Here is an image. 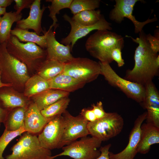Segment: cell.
<instances>
[{
    "label": "cell",
    "mask_w": 159,
    "mask_h": 159,
    "mask_svg": "<svg viewBox=\"0 0 159 159\" xmlns=\"http://www.w3.org/2000/svg\"><path fill=\"white\" fill-rule=\"evenodd\" d=\"M101 67L100 74L111 86L119 89L129 98L141 105L145 97V86L132 82L120 76L110 64L99 62Z\"/></svg>",
    "instance_id": "cell-6"
},
{
    "label": "cell",
    "mask_w": 159,
    "mask_h": 159,
    "mask_svg": "<svg viewBox=\"0 0 159 159\" xmlns=\"http://www.w3.org/2000/svg\"><path fill=\"white\" fill-rule=\"evenodd\" d=\"M145 97L141 105L147 110L146 123L159 128V94L153 82L145 86Z\"/></svg>",
    "instance_id": "cell-15"
},
{
    "label": "cell",
    "mask_w": 159,
    "mask_h": 159,
    "mask_svg": "<svg viewBox=\"0 0 159 159\" xmlns=\"http://www.w3.org/2000/svg\"><path fill=\"white\" fill-rule=\"evenodd\" d=\"M9 111L2 108L0 106V123L4 122Z\"/></svg>",
    "instance_id": "cell-40"
},
{
    "label": "cell",
    "mask_w": 159,
    "mask_h": 159,
    "mask_svg": "<svg viewBox=\"0 0 159 159\" xmlns=\"http://www.w3.org/2000/svg\"><path fill=\"white\" fill-rule=\"evenodd\" d=\"M24 86V95L28 98L50 89L48 81L38 74L30 77Z\"/></svg>",
    "instance_id": "cell-25"
},
{
    "label": "cell",
    "mask_w": 159,
    "mask_h": 159,
    "mask_svg": "<svg viewBox=\"0 0 159 159\" xmlns=\"http://www.w3.org/2000/svg\"><path fill=\"white\" fill-rule=\"evenodd\" d=\"M111 146V144L110 143L103 146L100 147L99 149L100 154L95 159H110L109 156V150Z\"/></svg>",
    "instance_id": "cell-38"
},
{
    "label": "cell",
    "mask_w": 159,
    "mask_h": 159,
    "mask_svg": "<svg viewBox=\"0 0 159 159\" xmlns=\"http://www.w3.org/2000/svg\"><path fill=\"white\" fill-rule=\"evenodd\" d=\"M114 8L110 11L109 17L112 21L117 23H121L124 20L125 17L130 19L133 23L134 27V32L139 33L143 30L144 26L146 24L154 22L157 20L155 16L151 19L148 18L143 22L138 21L133 15V7L123 5L115 2Z\"/></svg>",
    "instance_id": "cell-17"
},
{
    "label": "cell",
    "mask_w": 159,
    "mask_h": 159,
    "mask_svg": "<svg viewBox=\"0 0 159 159\" xmlns=\"http://www.w3.org/2000/svg\"><path fill=\"white\" fill-rule=\"evenodd\" d=\"M1 44H0V46Z\"/></svg>",
    "instance_id": "cell-45"
},
{
    "label": "cell",
    "mask_w": 159,
    "mask_h": 159,
    "mask_svg": "<svg viewBox=\"0 0 159 159\" xmlns=\"http://www.w3.org/2000/svg\"><path fill=\"white\" fill-rule=\"evenodd\" d=\"M64 127V121L62 115L53 117L37 136L41 146L51 150L58 149Z\"/></svg>",
    "instance_id": "cell-12"
},
{
    "label": "cell",
    "mask_w": 159,
    "mask_h": 159,
    "mask_svg": "<svg viewBox=\"0 0 159 159\" xmlns=\"http://www.w3.org/2000/svg\"><path fill=\"white\" fill-rule=\"evenodd\" d=\"M43 34L40 36L35 32L16 27L11 31V34L16 37L20 42L33 43L45 49L47 46L46 36L45 33Z\"/></svg>",
    "instance_id": "cell-24"
},
{
    "label": "cell",
    "mask_w": 159,
    "mask_h": 159,
    "mask_svg": "<svg viewBox=\"0 0 159 159\" xmlns=\"http://www.w3.org/2000/svg\"><path fill=\"white\" fill-rule=\"evenodd\" d=\"M141 130V138L138 153L145 154L149 152L152 145L159 143V128L146 123L142 124Z\"/></svg>",
    "instance_id": "cell-19"
},
{
    "label": "cell",
    "mask_w": 159,
    "mask_h": 159,
    "mask_svg": "<svg viewBox=\"0 0 159 159\" xmlns=\"http://www.w3.org/2000/svg\"><path fill=\"white\" fill-rule=\"evenodd\" d=\"M69 93L62 90L50 89L32 97V102L41 111L59 100L68 97Z\"/></svg>",
    "instance_id": "cell-22"
},
{
    "label": "cell",
    "mask_w": 159,
    "mask_h": 159,
    "mask_svg": "<svg viewBox=\"0 0 159 159\" xmlns=\"http://www.w3.org/2000/svg\"><path fill=\"white\" fill-rule=\"evenodd\" d=\"M73 0H47L46 2H50L51 4L49 5L47 8L49 9V14L48 16L53 20V23L50 26L49 29L54 27L55 31L58 26L57 22L58 21L56 14H59V11L62 9L69 8Z\"/></svg>",
    "instance_id": "cell-30"
},
{
    "label": "cell",
    "mask_w": 159,
    "mask_h": 159,
    "mask_svg": "<svg viewBox=\"0 0 159 159\" xmlns=\"http://www.w3.org/2000/svg\"><path fill=\"white\" fill-rule=\"evenodd\" d=\"M47 81L50 89L58 90L69 93L82 87L85 84L62 73Z\"/></svg>",
    "instance_id": "cell-21"
},
{
    "label": "cell",
    "mask_w": 159,
    "mask_h": 159,
    "mask_svg": "<svg viewBox=\"0 0 159 159\" xmlns=\"http://www.w3.org/2000/svg\"><path fill=\"white\" fill-rule=\"evenodd\" d=\"M1 17L0 16V21H1Z\"/></svg>",
    "instance_id": "cell-44"
},
{
    "label": "cell",
    "mask_w": 159,
    "mask_h": 159,
    "mask_svg": "<svg viewBox=\"0 0 159 159\" xmlns=\"http://www.w3.org/2000/svg\"><path fill=\"white\" fill-rule=\"evenodd\" d=\"M102 141L92 136L84 137L63 147V151L50 159L59 156H67L74 159H95L100 154L97 148L101 147Z\"/></svg>",
    "instance_id": "cell-8"
},
{
    "label": "cell",
    "mask_w": 159,
    "mask_h": 159,
    "mask_svg": "<svg viewBox=\"0 0 159 159\" xmlns=\"http://www.w3.org/2000/svg\"><path fill=\"white\" fill-rule=\"evenodd\" d=\"M14 1V0H0V6L3 8L10 5Z\"/></svg>",
    "instance_id": "cell-41"
},
{
    "label": "cell",
    "mask_w": 159,
    "mask_h": 159,
    "mask_svg": "<svg viewBox=\"0 0 159 159\" xmlns=\"http://www.w3.org/2000/svg\"><path fill=\"white\" fill-rule=\"evenodd\" d=\"M124 120L121 115L116 112H107L103 118L92 122H88L87 128L90 134L101 141L114 137L122 131Z\"/></svg>",
    "instance_id": "cell-7"
},
{
    "label": "cell",
    "mask_w": 159,
    "mask_h": 159,
    "mask_svg": "<svg viewBox=\"0 0 159 159\" xmlns=\"http://www.w3.org/2000/svg\"><path fill=\"white\" fill-rule=\"evenodd\" d=\"M122 50L120 48L115 47L112 49L110 53L112 59L116 62L119 67H122L125 64L124 60L122 57Z\"/></svg>",
    "instance_id": "cell-33"
},
{
    "label": "cell",
    "mask_w": 159,
    "mask_h": 159,
    "mask_svg": "<svg viewBox=\"0 0 159 159\" xmlns=\"http://www.w3.org/2000/svg\"><path fill=\"white\" fill-rule=\"evenodd\" d=\"M64 64L56 60L46 59L37 68V74L47 80H50L63 72Z\"/></svg>",
    "instance_id": "cell-23"
},
{
    "label": "cell",
    "mask_w": 159,
    "mask_h": 159,
    "mask_svg": "<svg viewBox=\"0 0 159 159\" xmlns=\"http://www.w3.org/2000/svg\"><path fill=\"white\" fill-rule=\"evenodd\" d=\"M44 33L46 36V59H54L65 64L74 58L71 53L70 45H65L57 41L55 31H53L52 29L47 31L44 29Z\"/></svg>",
    "instance_id": "cell-14"
},
{
    "label": "cell",
    "mask_w": 159,
    "mask_h": 159,
    "mask_svg": "<svg viewBox=\"0 0 159 159\" xmlns=\"http://www.w3.org/2000/svg\"><path fill=\"white\" fill-rule=\"evenodd\" d=\"M124 43L121 35L107 30H97L88 38L85 47L91 55L100 62L110 64L113 61L110 56L112 49L116 47L122 49Z\"/></svg>",
    "instance_id": "cell-2"
},
{
    "label": "cell",
    "mask_w": 159,
    "mask_h": 159,
    "mask_svg": "<svg viewBox=\"0 0 159 159\" xmlns=\"http://www.w3.org/2000/svg\"><path fill=\"white\" fill-rule=\"evenodd\" d=\"M147 115V112L145 111L138 116L130 133L127 146L119 153L114 154L109 152L110 159H134L138 153V148L141 138V126L146 120Z\"/></svg>",
    "instance_id": "cell-13"
},
{
    "label": "cell",
    "mask_w": 159,
    "mask_h": 159,
    "mask_svg": "<svg viewBox=\"0 0 159 159\" xmlns=\"http://www.w3.org/2000/svg\"><path fill=\"white\" fill-rule=\"evenodd\" d=\"M8 52L24 64L28 69L38 68L47 58L46 50L32 42L23 43L11 35L6 42Z\"/></svg>",
    "instance_id": "cell-3"
},
{
    "label": "cell",
    "mask_w": 159,
    "mask_h": 159,
    "mask_svg": "<svg viewBox=\"0 0 159 159\" xmlns=\"http://www.w3.org/2000/svg\"><path fill=\"white\" fill-rule=\"evenodd\" d=\"M70 102L68 97L62 98L41 110V112L48 118L62 115L66 110Z\"/></svg>",
    "instance_id": "cell-29"
},
{
    "label": "cell",
    "mask_w": 159,
    "mask_h": 159,
    "mask_svg": "<svg viewBox=\"0 0 159 159\" xmlns=\"http://www.w3.org/2000/svg\"><path fill=\"white\" fill-rule=\"evenodd\" d=\"M100 1V0H73L69 9L74 15L83 11L95 10L99 7Z\"/></svg>",
    "instance_id": "cell-31"
},
{
    "label": "cell",
    "mask_w": 159,
    "mask_h": 159,
    "mask_svg": "<svg viewBox=\"0 0 159 159\" xmlns=\"http://www.w3.org/2000/svg\"><path fill=\"white\" fill-rule=\"evenodd\" d=\"M63 17L65 21L69 23L71 29L68 35L62 39L61 43L65 45H70L72 51L79 39L85 37L91 31L101 30L110 31L112 29L111 24L105 19L103 15L98 21L91 26H85L79 24L66 14Z\"/></svg>",
    "instance_id": "cell-11"
},
{
    "label": "cell",
    "mask_w": 159,
    "mask_h": 159,
    "mask_svg": "<svg viewBox=\"0 0 159 159\" xmlns=\"http://www.w3.org/2000/svg\"><path fill=\"white\" fill-rule=\"evenodd\" d=\"M22 14L16 12H6L1 17L0 22V44L6 42L11 36V27L13 24L21 20Z\"/></svg>",
    "instance_id": "cell-26"
},
{
    "label": "cell",
    "mask_w": 159,
    "mask_h": 159,
    "mask_svg": "<svg viewBox=\"0 0 159 159\" xmlns=\"http://www.w3.org/2000/svg\"><path fill=\"white\" fill-rule=\"evenodd\" d=\"M11 154L4 159H50L51 150L42 147L37 135L25 132L11 148Z\"/></svg>",
    "instance_id": "cell-5"
},
{
    "label": "cell",
    "mask_w": 159,
    "mask_h": 159,
    "mask_svg": "<svg viewBox=\"0 0 159 159\" xmlns=\"http://www.w3.org/2000/svg\"><path fill=\"white\" fill-rule=\"evenodd\" d=\"M12 85L3 82L1 80V71L0 70V88L4 87H9Z\"/></svg>",
    "instance_id": "cell-42"
},
{
    "label": "cell",
    "mask_w": 159,
    "mask_h": 159,
    "mask_svg": "<svg viewBox=\"0 0 159 159\" xmlns=\"http://www.w3.org/2000/svg\"><path fill=\"white\" fill-rule=\"evenodd\" d=\"M115 2L119 4L130 6L134 7L135 4L138 1H141L139 0H115Z\"/></svg>",
    "instance_id": "cell-39"
},
{
    "label": "cell",
    "mask_w": 159,
    "mask_h": 159,
    "mask_svg": "<svg viewBox=\"0 0 159 159\" xmlns=\"http://www.w3.org/2000/svg\"><path fill=\"white\" fill-rule=\"evenodd\" d=\"M6 8L1 7L0 6V16L4 15L6 12Z\"/></svg>",
    "instance_id": "cell-43"
},
{
    "label": "cell",
    "mask_w": 159,
    "mask_h": 159,
    "mask_svg": "<svg viewBox=\"0 0 159 159\" xmlns=\"http://www.w3.org/2000/svg\"><path fill=\"white\" fill-rule=\"evenodd\" d=\"M146 38L152 50L156 53L159 51V35L153 36L150 34H146Z\"/></svg>",
    "instance_id": "cell-36"
},
{
    "label": "cell",
    "mask_w": 159,
    "mask_h": 159,
    "mask_svg": "<svg viewBox=\"0 0 159 159\" xmlns=\"http://www.w3.org/2000/svg\"><path fill=\"white\" fill-rule=\"evenodd\" d=\"M91 108L97 120L103 118L107 114V112L104 110L102 103L101 101L97 102L96 104H92Z\"/></svg>",
    "instance_id": "cell-34"
},
{
    "label": "cell",
    "mask_w": 159,
    "mask_h": 159,
    "mask_svg": "<svg viewBox=\"0 0 159 159\" xmlns=\"http://www.w3.org/2000/svg\"><path fill=\"white\" fill-rule=\"evenodd\" d=\"M26 109L19 107L9 111L3 123L5 129L9 131H14L24 127L25 114Z\"/></svg>",
    "instance_id": "cell-27"
},
{
    "label": "cell",
    "mask_w": 159,
    "mask_h": 159,
    "mask_svg": "<svg viewBox=\"0 0 159 159\" xmlns=\"http://www.w3.org/2000/svg\"><path fill=\"white\" fill-rule=\"evenodd\" d=\"M0 70L4 83L12 86H24L30 77L26 66L8 52L6 42L0 46Z\"/></svg>",
    "instance_id": "cell-4"
},
{
    "label": "cell",
    "mask_w": 159,
    "mask_h": 159,
    "mask_svg": "<svg viewBox=\"0 0 159 159\" xmlns=\"http://www.w3.org/2000/svg\"><path fill=\"white\" fill-rule=\"evenodd\" d=\"M139 33V37L135 39L125 36L138 45L135 51L134 67L131 69L127 70L123 78L145 86L158 74L159 68L155 65V60L159 54L151 49L143 31Z\"/></svg>",
    "instance_id": "cell-1"
},
{
    "label": "cell",
    "mask_w": 159,
    "mask_h": 159,
    "mask_svg": "<svg viewBox=\"0 0 159 159\" xmlns=\"http://www.w3.org/2000/svg\"><path fill=\"white\" fill-rule=\"evenodd\" d=\"M34 0H14L15 5L14 9L17 14H21L22 10L25 8H30Z\"/></svg>",
    "instance_id": "cell-35"
},
{
    "label": "cell",
    "mask_w": 159,
    "mask_h": 159,
    "mask_svg": "<svg viewBox=\"0 0 159 159\" xmlns=\"http://www.w3.org/2000/svg\"><path fill=\"white\" fill-rule=\"evenodd\" d=\"M102 15L100 10H89L81 11L73 15L72 19L81 25L91 26L96 24Z\"/></svg>",
    "instance_id": "cell-28"
},
{
    "label": "cell",
    "mask_w": 159,
    "mask_h": 159,
    "mask_svg": "<svg viewBox=\"0 0 159 159\" xmlns=\"http://www.w3.org/2000/svg\"><path fill=\"white\" fill-rule=\"evenodd\" d=\"M62 115L64 121V127L58 149L90 134L87 128L88 122L80 115L74 116L66 110Z\"/></svg>",
    "instance_id": "cell-10"
},
{
    "label": "cell",
    "mask_w": 159,
    "mask_h": 159,
    "mask_svg": "<svg viewBox=\"0 0 159 159\" xmlns=\"http://www.w3.org/2000/svg\"><path fill=\"white\" fill-rule=\"evenodd\" d=\"M54 117L48 118L44 116L36 104L32 102L27 108L25 114L24 128L26 132L36 135H39Z\"/></svg>",
    "instance_id": "cell-16"
},
{
    "label": "cell",
    "mask_w": 159,
    "mask_h": 159,
    "mask_svg": "<svg viewBox=\"0 0 159 159\" xmlns=\"http://www.w3.org/2000/svg\"><path fill=\"white\" fill-rule=\"evenodd\" d=\"M99 62L87 58H74L65 64L62 73L85 84L96 80L100 74Z\"/></svg>",
    "instance_id": "cell-9"
},
{
    "label": "cell",
    "mask_w": 159,
    "mask_h": 159,
    "mask_svg": "<svg viewBox=\"0 0 159 159\" xmlns=\"http://www.w3.org/2000/svg\"><path fill=\"white\" fill-rule=\"evenodd\" d=\"M80 115L88 122H92L97 120L91 107L84 108L81 110Z\"/></svg>",
    "instance_id": "cell-37"
},
{
    "label": "cell",
    "mask_w": 159,
    "mask_h": 159,
    "mask_svg": "<svg viewBox=\"0 0 159 159\" xmlns=\"http://www.w3.org/2000/svg\"><path fill=\"white\" fill-rule=\"evenodd\" d=\"M0 101L1 107L9 111L17 107L27 108L32 102L24 95L13 90L1 92Z\"/></svg>",
    "instance_id": "cell-20"
},
{
    "label": "cell",
    "mask_w": 159,
    "mask_h": 159,
    "mask_svg": "<svg viewBox=\"0 0 159 159\" xmlns=\"http://www.w3.org/2000/svg\"><path fill=\"white\" fill-rule=\"evenodd\" d=\"M25 132L24 127L14 131H10L5 129L0 137V159H4L3 157V154L9 143L14 138Z\"/></svg>",
    "instance_id": "cell-32"
},
{
    "label": "cell",
    "mask_w": 159,
    "mask_h": 159,
    "mask_svg": "<svg viewBox=\"0 0 159 159\" xmlns=\"http://www.w3.org/2000/svg\"><path fill=\"white\" fill-rule=\"evenodd\" d=\"M40 0H34L30 7L28 16L16 22V27L24 29H33L37 34L43 33L44 29L41 26L42 19L44 11L47 8L43 5L41 8Z\"/></svg>",
    "instance_id": "cell-18"
}]
</instances>
